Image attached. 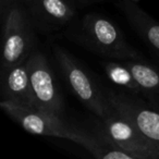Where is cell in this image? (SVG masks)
<instances>
[{
  "instance_id": "cell-1",
  "label": "cell",
  "mask_w": 159,
  "mask_h": 159,
  "mask_svg": "<svg viewBox=\"0 0 159 159\" xmlns=\"http://www.w3.org/2000/svg\"><path fill=\"white\" fill-rule=\"evenodd\" d=\"M64 36L89 52L109 60H143L144 57L126 40L123 32L102 14L86 13L66 26Z\"/></svg>"
},
{
  "instance_id": "cell-2",
  "label": "cell",
  "mask_w": 159,
  "mask_h": 159,
  "mask_svg": "<svg viewBox=\"0 0 159 159\" xmlns=\"http://www.w3.org/2000/svg\"><path fill=\"white\" fill-rule=\"evenodd\" d=\"M2 56L1 70L26 61L36 50L35 26L26 8L14 6L1 14Z\"/></svg>"
},
{
  "instance_id": "cell-3",
  "label": "cell",
  "mask_w": 159,
  "mask_h": 159,
  "mask_svg": "<svg viewBox=\"0 0 159 159\" xmlns=\"http://www.w3.org/2000/svg\"><path fill=\"white\" fill-rule=\"evenodd\" d=\"M0 107L8 117L31 134L69 139L83 147L86 131L66 122L62 117L37 108H27L1 100Z\"/></svg>"
},
{
  "instance_id": "cell-4",
  "label": "cell",
  "mask_w": 159,
  "mask_h": 159,
  "mask_svg": "<svg viewBox=\"0 0 159 159\" xmlns=\"http://www.w3.org/2000/svg\"><path fill=\"white\" fill-rule=\"evenodd\" d=\"M53 55L62 75L77 99L96 117H105L112 109L106 92L100 89L86 69L66 50L56 45Z\"/></svg>"
},
{
  "instance_id": "cell-5",
  "label": "cell",
  "mask_w": 159,
  "mask_h": 159,
  "mask_svg": "<svg viewBox=\"0 0 159 159\" xmlns=\"http://www.w3.org/2000/svg\"><path fill=\"white\" fill-rule=\"evenodd\" d=\"M95 121L134 159H159V148L113 106L105 117H96Z\"/></svg>"
},
{
  "instance_id": "cell-6",
  "label": "cell",
  "mask_w": 159,
  "mask_h": 159,
  "mask_svg": "<svg viewBox=\"0 0 159 159\" xmlns=\"http://www.w3.org/2000/svg\"><path fill=\"white\" fill-rule=\"evenodd\" d=\"M105 92L110 104L159 148V107L122 89H109Z\"/></svg>"
},
{
  "instance_id": "cell-7",
  "label": "cell",
  "mask_w": 159,
  "mask_h": 159,
  "mask_svg": "<svg viewBox=\"0 0 159 159\" xmlns=\"http://www.w3.org/2000/svg\"><path fill=\"white\" fill-rule=\"evenodd\" d=\"M27 63L36 108L62 117L63 99L46 55L36 49Z\"/></svg>"
},
{
  "instance_id": "cell-8",
  "label": "cell",
  "mask_w": 159,
  "mask_h": 159,
  "mask_svg": "<svg viewBox=\"0 0 159 159\" xmlns=\"http://www.w3.org/2000/svg\"><path fill=\"white\" fill-rule=\"evenodd\" d=\"M79 8V0H35L27 11L36 31L51 33L68 26Z\"/></svg>"
},
{
  "instance_id": "cell-9",
  "label": "cell",
  "mask_w": 159,
  "mask_h": 159,
  "mask_svg": "<svg viewBox=\"0 0 159 159\" xmlns=\"http://www.w3.org/2000/svg\"><path fill=\"white\" fill-rule=\"evenodd\" d=\"M27 60L12 68L0 70V94L1 100L27 108H36Z\"/></svg>"
},
{
  "instance_id": "cell-10",
  "label": "cell",
  "mask_w": 159,
  "mask_h": 159,
  "mask_svg": "<svg viewBox=\"0 0 159 159\" xmlns=\"http://www.w3.org/2000/svg\"><path fill=\"white\" fill-rule=\"evenodd\" d=\"M118 9L159 62V22L134 0H118Z\"/></svg>"
},
{
  "instance_id": "cell-11",
  "label": "cell",
  "mask_w": 159,
  "mask_h": 159,
  "mask_svg": "<svg viewBox=\"0 0 159 159\" xmlns=\"http://www.w3.org/2000/svg\"><path fill=\"white\" fill-rule=\"evenodd\" d=\"M86 131V139L83 147L98 159H134V157L122 149L99 124L94 121L91 130Z\"/></svg>"
},
{
  "instance_id": "cell-12",
  "label": "cell",
  "mask_w": 159,
  "mask_h": 159,
  "mask_svg": "<svg viewBox=\"0 0 159 159\" xmlns=\"http://www.w3.org/2000/svg\"><path fill=\"white\" fill-rule=\"evenodd\" d=\"M135 77L141 95L147 102L159 107V66L143 60H124Z\"/></svg>"
},
{
  "instance_id": "cell-13",
  "label": "cell",
  "mask_w": 159,
  "mask_h": 159,
  "mask_svg": "<svg viewBox=\"0 0 159 159\" xmlns=\"http://www.w3.org/2000/svg\"><path fill=\"white\" fill-rule=\"evenodd\" d=\"M102 66L111 82L117 86L124 89L128 93L141 95V89L135 81L133 73L126 66L124 60H105L102 61Z\"/></svg>"
},
{
  "instance_id": "cell-14",
  "label": "cell",
  "mask_w": 159,
  "mask_h": 159,
  "mask_svg": "<svg viewBox=\"0 0 159 159\" xmlns=\"http://www.w3.org/2000/svg\"><path fill=\"white\" fill-rule=\"evenodd\" d=\"M34 1L35 0H0V11L2 14L6 12V10L14 7V6H20V7H24L29 9L34 3Z\"/></svg>"
},
{
  "instance_id": "cell-15",
  "label": "cell",
  "mask_w": 159,
  "mask_h": 159,
  "mask_svg": "<svg viewBox=\"0 0 159 159\" xmlns=\"http://www.w3.org/2000/svg\"><path fill=\"white\" fill-rule=\"evenodd\" d=\"M102 1H105V0H79V6L80 8H85L94 5V3L102 2Z\"/></svg>"
}]
</instances>
